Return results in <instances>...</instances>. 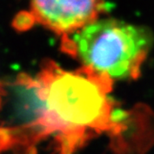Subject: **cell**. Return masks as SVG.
<instances>
[{
	"label": "cell",
	"mask_w": 154,
	"mask_h": 154,
	"mask_svg": "<svg viewBox=\"0 0 154 154\" xmlns=\"http://www.w3.org/2000/svg\"><path fill=\"white\" fill-rule=\"evenodd\" d=\"M152 42L145 27L105 18L62 36V50L83 67L113 81L133 80L140 75Z\"/></svg>",
	"instance_id": "cell-2"
},
{
	"label": "cell",
	"mask_w": 154,
	"mask_h": 154,
	"mask_svg": "<svg viewBox=\"0 0 154 154\" xmlns=\"http://www.w3.org/2000/svg\"><path fill=\"white\" fill-rule=\"evenodd\" d=\"M60 154H73L93 134L118 127L121 111L109 97L113 80L81 67L66 71L46 61L36 76Z\"/></svg>",
	"instance_id": "cell-1"
},
{
	"label": "cell",
	"mask_w": 154,
	"mask_h": 154,
	"mask_svg": "<svg viewBox=\"0 0 154 154\" xmlns=\"http://www.w3.org/2000/svg\"><path fill=\"white\" fill-rule=\"evenodd\" d=\"M1 87H2V82L0 81V91H1Z\"/></svg>",
	"instance_id": "cell-5"
},
{
	"label": "cell",
	"mask_w": 154,
	"mask_h": 154,
	"mask_svg": "<svg viewBox=\"0 0 154 154\" xmlns=\"http://www.w3.org/2000/svg\"><path fill=\"white\" fill-rule=\"evenodd\" d=\"M30 7L35 22L65 36L98 19L105 3L103 0H30Z\"/></svg>",
	"instance_id": "cell-4"
},
{
	"label": "cell",
	"mask_w": 154,
	"mask_h": 154,
	"mask_svg": "<svg viewBox=\"0 0 154 154\" xmlns=\"http://www.w3.org/2000/svg\"><path fill=\"white\" fill-rule=\"evenodd\" d=\"M51 134L53 131L37 78L20 74L11 82H2L0 153L15 148L22 154H35V144Z\"/></svg>",
	"instance_id": "cell-3"
}]
</instances>
